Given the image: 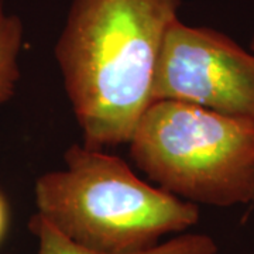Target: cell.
Segmentation results:
<instances>
[{"mask_svg": "<svg viewBox=\"0 0 254 254\" xmlns=\"http://www.w3.org/2000/svg\"><path fill=\"white\" fill-rule=\"evenodd\" d=\"M130 157L161 190L195 205L254 203V123L155 100L128 140Z\"/></svg>", "mask_w": 254, "mask_h": 254, "instance_id": "3957f363", "label": "cell"}, {"mask_svg": "<svg viewBox=\"0 0 254 254\" xmlns=\"http://www.w3.org/2000/svg\"><path fill=\"white\" fill-rule=\"evenodd\" d=\"M181 0H73L54 55L82 145L128 143L153 103L155 69Z\"/></svg>", "mask_w": 254, "mask_h": 254, "instance_id": "6da1fadb", "label": "cell"}, {"mask_svg": "<svg viewBox=\"0 0 254 254\" xmlns=\"http://www.w3.org/2000/svg\"><path fill=\"white\" fill-rule=\"evenodd\" d=\"M64 161L37 178V213L82 247L138 253L199 220L198 205L141 181L118 155L72 144Z\"/></svg>", "mask_w": 254, "mask_h": 254, "instance_id": "7a4b0ae2", "label": "cell"}, {"mask_svg": "<svg viewBox=\"0 0 254 254\" xmlns=\"http://www.w3.org/2000/svg\"><path fill=\"white\" fill-rule=\"evenodd\" d=\"M23 46V24L14 14H7L0 3V106L9 102L20 79L18 55Z\"/></svg>", "mask_w": 254, "mask_h": 254, "instance_id": "8992f818", "label": "cell"}, {"mask_svg": "<svg viewBox=\"0 0 254 254\" xmlns=\"http://www.w3.org/2000/svg\"><path fill=\"white\" fill-rule=\"evenodd\" d=\"M151 96L254 123V53L222 31L177 18L164 40Z\"/></svg>", "mask_w": 254, "mask_h": 254, "instance_id": "277c9868", "label": "cell"}, {"mask_svg": "<svg viewBox=\"0 0 254 254\" xmlns=\"http://www.w3.org/2000/svg\"><path fill=\"white\" fill-rule=\"evenodd\" d=\"M28 229L37 239V254H106L73 243L38 213L31 216ZM218 250L216 242L208 235L185 233L165 243H160L153 249L130 254H216Z\"/></svg>", "mask_w": 254, "mask_h": 254, "instance_id": "5b68a950", "label": "cell"}, {"mask_svg": "<svg viewBox=\"0 0 254 254\" xmlns=\"http://www.w3.org/2000/svg\"><path fill=\"white\" fill-rule=\"evenodd\" d=\"M250 50L254 53V34L253 37H252V40H250Z\"/></svg>", "mask_w": 254, "mask_h": 254, "instance_id": "ba28073f", "label": "cell"}, {"mask_svg": "<svg viewBox=\"0 0 254 254\" xmlns=\"http://www.w3.org/2000/svg\"><path fill=\"white\" fill-rule=\"evenodd\" d=\"M7 226H9V206L6 198L0 192V243L6 236Z\"/></svg>", "mask_w": 254, "mask_h": 254, "instance_id": "52a82bcc", "label": "cell"}]
</instances>
